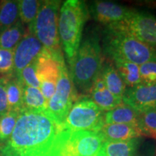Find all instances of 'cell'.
I'll list each match as a JSON object with an SVG mask.
<instances>
[{"label": "cell", "mask_w": 156, "mask_h": 156, "mask_svg": "<svg viewBox=\"0 0 156 156\" xmlns=\"http://www.w3.org/2000/svg\"><path fill=\"white\" fill-rule=\"evenodd\" d=\"M62 129L46 112L20 111L11 136L0 146V155L44 156Z\"/></svg>", "instance_id": "6da1fadb"}, {"label": "cell", "mask_w": 156, "mask_h": 156, "mask_svg": "<svg viewBox=\"0 0 156 156\" xmlns=\"http://www.w3.org/2000/svg\"><path fill=\"white\" fill-rule=\"evenodd\" d=\"M105 56L99 38L90 35L83 40L72 65L71 75L74 85L82 93H88L105 63Z\"/></svg>", "instance_id": "7a4b0ae2"}, {"label": "cell", "mask_w": 156, "mask_h": 156, "mask_svg": "<svg viewBox=\"0 0 156 156\" xmlns=\"http://www.w3.org/2000/svg\"><path fill=\"white\" fill-rule=\"evenodd\" d=\"M89 13L85 2L80 0H67L60 9L58 36L70 67L81 44L83 29Z\"/></svg>", "instance_id": "3957f363"}, {"label": "cell", "mask_w": 156, "mask_h": 156, "mask_svg": "<svg viewBox=\"0 0 156 156\" xmlns=\"http://www.w3.org/2000/svg\"><path fill=\"white\" fill-rule=\"evenodd\" d=\"M103 47L104 53L113 60H124L140 66L147 62H156V48L109 26L105 31Z\"/></svg>", "instance_id": "277c9868"}, {"label": "cell", "mask_w": 156, "mask_h": 156, "mask_svg": "<svg viewBox=\"0 0 156 156\" xmlns=\"http://www.w3.org/2000/svg\"><path fill=\"white\" fill-rule=\"evenodd\" d=\"M104 142L100 132L62 129L44 156H96Z\"/></svg>", "instance_id": "5b68a950"}, {"label": "cell", "mask_w": 156, "mask_h": 156, "mask_svg": "<svg viewBox=\"0 0 156 156\" xmlns=\"http://www.w3.org/2000/svg\"><path fill=\"white\" fill-rule=\"evenodd\" d=\"M61 2L57 0L41 1L36 19L27 30L34 34L45 49L54 56H62L58 36V9Z\"/></svg>", "instance_id": "8992f818"}, {"label": "cell", "mask_w": 156, "mask_h": 156, "mask_svg": "<svg viewBox=\"0 0 156 156\" xmlns=\"http://www.w3.org/2000/svg\"><path fill=\"white\" fill-rule=\"evenodd\" d=\"M59 68L60 73L56 91L48 101L46 112L62 126L69 110L79 100L80 96L65 62L60 63Z\"/></svg>", "instance_id": "52a82bcc"}, {"label": "cell", "mask_w": 156, "mask_h": 156, "mask_svg": "<svg viewBox=\"0 0 156 156\" xmlns=\"http://www.w3.org/2000/svg\"><path fill=\"white\" fill-rule=\"evenodd\" d=\"M103 112L91 99H79L66 116L62 125V129L70 132H100L105 124Z\"/></svg>", "instance_id": "ba28073f"}, {"label": "cell", "mask_w": 156, "mask_h": 156, "mask_svg": "<svg viewBox=\"0 0 156 156\" xmlns=\"http://www.w3.org/2000/svg\"><path fill=\"white\" fill-rule=\"evenodd\" d=\"M107 26L123 31L138 41L156 48V17L143 12H135L120 22Z\"/></svg>", "instance_id": "9c48e42d"}, {"label": "cell", "mask_w": 156, "mask_h": 156, "mask_svg": "<svg viewBox=\"0 0 156 156\" xmlns=\"http://www.w3.org/2000/svg\"><path fill=\"white\" fill-rule=\"evenodd\" d=\"M122 100L138 114L156 109V85L140 83L126 87Z\"/></svg>", "instance_id": "30bf717a"}, {"label": "cell", "mask_w": 156, "mask_h": 156, "mask_svg": "<svg viewBox=\"0 0 156 156\" xmlns=\"http://www.w3.org/2000/svg\"><path fill=\"white\" fill-rule=\"evenodd\" d=\"M43 48L38 39L27 30L14 50V76L18 77L21 71L36 59Z\"/></svg>", "instance_id": "8fae6325"}, {"label": "cell", "mask_w": 156, "mask_h": 156, "mask_svg": "<svg viewBox=\"0 0 156 156\" xmlns=\"http://www.w3.org/2000/svg\"><path fill=\"white\" fill-rule=\"evenodd\" d=\"M89 12L97 22L112 25L124 20L136 10L107 1H94L90 5Z\"/></svg>", "instance_id": "7c38bea8"}, {"label": "cell", "mask_w": 156, "mask_h": 156, "mask_svg": "<svg viewBox=\"0 0 156 156\" xmlns=\"http://www.w3.org/2000/svg\"><path fill=\"white\" fill-rule=\"evenodd\" d=\"M64 61L63 56H55L43 48L36 59L37 77L41 83H57L59 77V65L62 62Z\"/></svg>", "instance_id": "4fadbf2b"}, {"label": "cell", "mask_w": 156, "mask_h": 156, "mask_svg": "<svg viewBox=\"0 0 156 156\" xmlns=\"http://www.w3.org/2000/svg\"><path fill=\"white\" fill-rule=\"evenodd\" d=\"M89 93L91 100L103 112H108L124 104L122 98L116 96L107 89L100 75L95 80Z\"/></svg>", "instance_id": "5bb4252c"}, {"label": "cell", "mask_w": 156, "mask_h": 156, "mask_svg": "<svg viewBox=\"0 0 156 156\" xmlns=\"http://www.w3.org/2000/svg\"><path fill=\"white\" fill-rule=\"evenodd\" d=\"M100 132L105 141H126L141 136L135 126L122 124H105Z\"/></svg>", "instance_id": "9a60e30c"}, {"label": "cell", "mask_w": 156, "mask_h": 156, "mask_svg": "<svg viewBox=\"0 0 156 156\" xmlns=\"http://www.w3.org/2000/svg\"><path fill=\"white\" fill-rule=\"evenodd\" d=\"M139 140L105 141L96 156H135Z\"/></svg>", "instance_id": "2e32d148"}, {"label": "cell", "mask_w": 156, "mask_h": 156, "mask_svg": "<svg viewBox=\"0 0 156 156\" xmlns=\"http://www.w3.org/2000/svg\"><path fill=\"white\" fill-rule=\"evenodd\" d=\"M100 76L104 82L107 89L117 97L122 98L126 86L121 78L115 66L111 62L103 64Z\"/></svg>", "instance_id": "e0dca14e"}, {"label": "cell", "mask_w": 156, "mask_h": 156, "mask_svg": "<svg viewBox=\"0 0 156 156\" xmlns=\"http://www.w3.org/2000/svg\"><path fill=\"white\" fill-rule=\"evenodd\" d=\"M139 114L126 104H122L105 113V124H122L138 129Z\"/></svg>", "instance_id": "ac0fdd59"}, {"label": "cell", "mask_w": 156, "mask_h": 156, "mask_svg": "<svg viewBox=\"0 0 156 156\" xmlns=\"http://www.w3.org/2000/svg\"><path fill=\"white\" fill-rule=\"evenodd\" d=\"M47 101L44 98L40 89L24 85L21 111L44 112L47 109Z\"/></svg>", "instance_id": "d6986e66"}, {"label": "cell", "mask_w": 156, "mask_h": 156, "mask_svg": "<svg viewBox=\"0 0 156 156\" xmlns=\"http://www.w3.org/2000/svg\"><path fill=\"white\" fill-rule=\"evenodd\" d=\"M24 85L15 76L9 77L7 83V95L8 111L20 112L23 106Z\"/></svg>", "instance_id": "ffe728a7"}, {"label": "cell", "mask_w": 156, "mask_h": 156, "mask_svg": "<svg viewBox=\"0 0 156 156\" xmlns=\"http://www.w3.org/2000/svg\"><path fill=\"white\" fill-rule=\"evenodd\" d=\"M27 33L24 25L18 20L14 25L0 34V48L14 51Z\"/></svg>", "instance_id": "44dd1931"}, {"label": "cell", "mask_w": 156, "mask_h": 156, "mask_svg": "<svg viewBox=\"0 0 156 156\" xmlns=\"http://www.w3.org/2000/svg\"><path fill=\"white\" fill-rule=\"evenodd\" d=\"M19 1L6 0L0 2V34L19 20Z\"/></svg>", "instance_id": "7402d4cb"}, {"label": "cell", "mask_w": 156, "mask_h": 156, "mask_svg": "<svg viewBox=\"0 0 156 156\" xmlns=\"http://www.w3.org/2000/svg\"><path fill=\"white\" fill-rule=\"evenodd\" d=\"M114 62L115 67L126 86L132 87L141 83L139 65L120 59L114 60Z\"/></svg>", "instance_id": "603a6c76"}, {"label": "cell", "mask_w": 156, "mask_h": 156, "mask_svg": "<svg viewBox=\"0 0 156 156\" xmlns=\"http://www.w3.org/2000/svg\"><path fill=\"white\" fill-rule=\"evenodd\" d=\"M137 127L140 136L156 140V109L139 114Z\"/></svg>", "instance_id": "cb8c5ba5"}, {"label": "cell", "mask_w": 156, "mask_h": 156, "mask_svg": "<svg viewBox=\"0 0 156 156\" xmlns=\"http://www.w3.org/2000/svg\"><path fill=\"white\" fill-rule=\"evenodd\" d=\"M19 114L18 112L8 111L0 116V146L5 144L11 136Z\"/></svg>", "instance_id": "d4e9b609"}, {"label": "cell", "mask_w": 156, "mask_h": 156, "mask_svg": "<svg viewBox=\"0 0 156 156\" xmlns=\"http://www.w3.org/2000/svg\"><path fill=\"white\" fill-rule=\"evenodd\" d=\"M41 3V1L37 0L19 1V17L23 25H27L28 27L32 24L38 14Z\"/></svg>", "instance_id": "484cf974"}, {"label": "cell", "mask_w": 156, "mask_h": 156, "mask_svg": "<svg viewBox=\"0 0 156 156\" xmlns=\"http://www.w3.org/2000/svg\"><path fill=\"white\" fill-rule=\"evenodd\" d=\"M17 78H19L24 85L40 88V82L36 73V60L24 68Z\"/></svg>", "instance_id": "4316f807"}, {"label": "cell", "mask_w": 156, "mask_h": 156, "mask_svg": "<svg viewBox=\"0 0 156 156\" xmlns=\"http://www.w3.org/2000/svg\"><path fill=\"white\" fill-rule=\"evenodd\" d=\"M0 75L4 77L14 75V51L0 48Z\"/></svg>", "instance_id": "83f0119b"}, {"label": "cell", "mask_w": 156, "mask_h": 156, "mask_svg": "<svg viewBox=\"0 0 156 156\" xmlns=\"http://www.w3.org/2000/svg\"><path fill=\"white\" fill-rule=\"evenodd\" d=\"M141 83L145 85H156V62H150L140 66Z\"/></svg>", "instance_id": "f1b7e54d"}, {"label": "cell", "mask_w": 156, "mask_h": 156, "mask_svg": "<svg viewBox=\"0 0 156 156\" xmlns=\"http://www.w3.org/2000/svg\"><path fill=\"white\" fill-rule=\"evenodd\" d=\"M11 77V76H9ZM9 77H0V116L8 112L7 83Z\"/></svg>", "instance_id": "f546056e"}, {"label": "cell", "mask_w": 156, "mask_h": 156, "mask_svg": "<svg viewBox=\"0 0 156 156\" xmlns=\"http://www.w3.org/2000/svg\"><path fill=\"white\" fill-rule=\"evenodd\" d=\"M0 156H2V155H0Z\"/></svg>", "instance_id": "4dcf8cb0"}]
</instances>
